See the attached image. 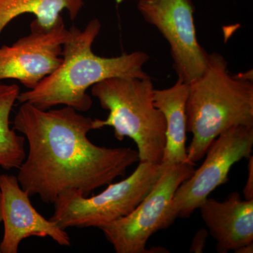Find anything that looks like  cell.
Segmentation results:
<instances>
[{
  "label": "cell",
  "instance_id": "obj_8",
  "mask_svg": "<svg viewBox=\"0 0 253 253\" xmlns=\"http://www.w3.org/2000/svg\"><path fill=\"white\" fill-rule=\"evenodd\" d=\"M137 9L169 43L177 79L189 84L202 76L208 53L196 37L191 0H139Z\"/></svg>",
  "mask_w": 253,
  "mask_h": 253
},
{
  "label": "cell",
  "instance_id": "obj_4",
  "mask_svg": "<svg viewBox=\"0 0 253 253\" xmlns=\"http://www.w3.org/2000/svg\"><path fill=\"white\" fill-rule=\"evenodd\" d=\"M151 78H107L91 87V95L109 111L105 120L94 119V129L111 126L118 140L134 141L139 162L161 164L166 144L164 116L155 106Z\"/></svg>",
  "mask_w": 253,
  "mask_h": 253
},
{
  "label": "cell",
  "instance_id": "obj_14",
  "mask_svg": "<svg viewBox=\"0 0 253 253\" xmlns=\"http://www.w3.org/2000/svg\"><path fill=\"white\" fill-rule=\"evenodd\" d=\"M20 92L17 84L0 81V167L5 169H18L26 156V138L10 126V114Z\"/></svg>",
  "mask_w": 253,
  "mask_h": 253
},
{
  "label": "cell",
  "instance_id": "obj_1",
  "mask_svg": "<svg viewBox=\"0 0 253 253\" xmlns=\"http://www.w3.org/2000/svg\"><path fill=\"white\" fill-rule=\"evenodd\" d=\"M93 121L69 106L44 110L21 104L14 129L27 139L28 154L16 177L30 196L51 204L66 191L88 196L124 177L139 162L136 150L93 144L87 136L94 129Z\"/></svg>",
  "mask_w": 253,
  "mask_h": 253
},
{
  "label": "cell",
  "instance_id": "obj_16",
  "mask_svg": "<svg viewBox=\"0 0 253 253\" xmlns=\"http://www.w3.org/2000/svg\"><path fill=\"white\" fill-rule=\"evenodd\" d=\"M248 169H249V175L245 185L244 194L245 199L253 200V156L252 155L249 158Z\"/></svg>",
  "mask_w": 253,
  "mask_h": 253
},
{
  "label": "cell",
  "instance_id": "obj_5",
  "mask_svg": "<svg viewBox=\"0 0 253 253\" xmlns=\"http://www.w3.org/2000/svg\"><path fill=\"white\" fill-rule=\"evenodd\" d=\"M167 166L139 162L129 176L111 183L104 191L91 197L78 191L63 193L54 201L49 219L66 230L68 228L101 229L129 214L154 187Z\"/></svg>",
  "mask_w": 253,
  "mask_h": 253
},
{
  "label": "cell",
  "instance_id": "obj_15",
  "mask_svg": "<svg viewBox=\"0 0 253 253\" xmlns=\"http://www.w3.org/2000/svg\"><path fill=\"white\" fill-rule=\"evenodd\" d=\"M209 235L208 231L206 229H201L195 234L191 242L189 251L191 253H202L206 248V243Z\"/></svg>",
  "mask_w": 253,
  "mask_h": 253
},
{
  "label": "cell",
  "instance_id": "obj_9",
  "mask_svg": "<svg viewBox=\"0 0 253 253\" xmlns=\"http://www.w3.org/2000/svg\"><path fill=\"white\" fill-rule=\"evenodd\" d=\"M68 36L62 17L49 30L33 21L30 34L0 47V81L16 80L29 89L36 87L62 62Z\"/></svg>",
  "mask_w": 253,
  "mask_h": 253
},
{
  "label": "cell",
  "instance_id": "obj_10",
  "mask_svg": "<svg viewBox=\"0 0 253 253\" xmlns=\"http://www.w3.org/2000/svg\"><path fill=\"white\" fill-rule=\"evenodd\" d=\"M0 222L4 224L2 253H18L21 241L31 236H48L60 246H71L66 230L37 211L14 175H0Z\"/></svg>",
  "mask_w": 253,
  "mask_h": 253
},
{
  "label": "cell",
  "instance_id": "obj_6",
  "mask_svg": "<svg viewBox=\"0 0 253 253\" xmlns=\"http://www.w3.org/2000/svg\"><path fill=\"white\" fill-rule=\"evenodd\" d=\"M253 126H234L210 144L204 162L177 188L168 206L162 229L179 218L191 217L210 195L229 181L231 168L252 155Z\"/></svg>",
  "mask_w": 253,
  "mask_h": 253
},
{
  "label": "cell",
  "instance_id": "obj_12",
  "mask_svg": "<svg viewBox=\"0 0 253 253\" xmlns=\"http://www.w3.org/2000/svg\"><path fill=\"white\" fill-rule=\"evenodd\" d=\"M189 84L178 80L175 84L164 89H154V101L164 116L166 123V144L161 164L166 166L189 163L186 142V104Z\"/></svg>",
  "mask_w": 253,
  "mask_h": 253
},
{
  "label": "cell",
  "instance_id": "obj_18",
  "mask_svg": "<svg viewBox=\"0 0 253 253\" xmlns=\"http://www.w3.org/2000/svg\"><path fill=\"white\" fill-rule=\"evenodd\" d=\"M0 253H1V251H0Z\"/></svg>",
  "mask_w": 253,
  "mask_h": 253
},
{
  "label": "cell",
  "instance_id": "obj_3",
  "mask_svg": "<svg viewBox=\"0 0 253 253\" xmlns=\"http://www.w3.org/2000/svg\"><path fill=\"white\" fill-rule=\"evenodd\" d=\"M251 71L233 75L219 53L208 54L202 76L189 83L186 129L192 134L187 149L191 162L206 156L210 144L234 126H253V81Z\"/></svg>",
  "mask_w": 253,
  "mask_h": 253
},
{
  "label": "cell",
  "instance_id": "obj_13",
  "mask_svg": "<svg viewBox=\"0 0 253 253\" xmlns=\"http://www.w3.org/2000/svg\"><path fill=\"white\" fill-rule=\"evenodd\" d=\"M84 4V0H0V36L5 27L21 15H34L35 23L49 30L62 17L63 11L75 21Z\"/></svg>",
  "mask_w": 253,
  "mask_h": 253
},
{
  "label": "cell",
  "instance_id": "obj_7",
  "mask_svg": "<svg viewBox=\"0 0 253 253\" xmlns=\"http://www.w3.org/2000/svg\"><path fill=\"white\" fill-rule=\"evenodd\" d=\"M195 166L189 163L167 166L147 196L129 214L100 229L116 253H149L148 241L162 230L174 193L192 175Z\"/></svg>",
  "mask_w": 253,
  "mask_h": 253
},
{
  "label": "cell",
  "instance_id": "obj_2",
  "mask_svg": "<svg viewBox=\"0 0 253 253\" xmlns=\"http://www.w3.org/2000/svg\"><path fill=\"white\" fill-rule=\"evenodd\" d=\"M101 28L97 18L91 20L83 30L76 26L70 28L63 47L62 62L36 87L20 92L18 102L44 110L64 105L78 112H86L92 106L86 91L96 83L111 78L150 77L143 70L150 59L144 51L123 53L115 57L95 54L93 43Z\"/></svg>",
  "mask_w": 253,
  "mask_h": 253
},
{
  "label": "cell",
  "instance_id": "obj_17",
  "mask_svg": "<svg viewBox=\"0 0 253 253\" xmlns=\"http://www.w3.org/2000/svg\"><path fill=\"white\" fill-rule=\"evenodd\" d=\"M236 253H253V243L244 245L241 246L239 249L234 251Z\"/></svg>",
  "mask_w": 253,
  "mask_h": 253
},
{
  "label": "cell",
  "instance_id": "obj_11",
  "mask_svg": "<svg viewBox=\"0 0 253 253\" xmlns=\"http://www.w3.org/2000/svg\"><path fill=\"white\" fill-rule=\"evenodd\" d=\"M199 210L217 252L227 253L253 243V200H243L233 192L223 201L208 198Z\"/></svg>",
  "mask_w": 253,
  "mask_h": 253
}]
</instances>
